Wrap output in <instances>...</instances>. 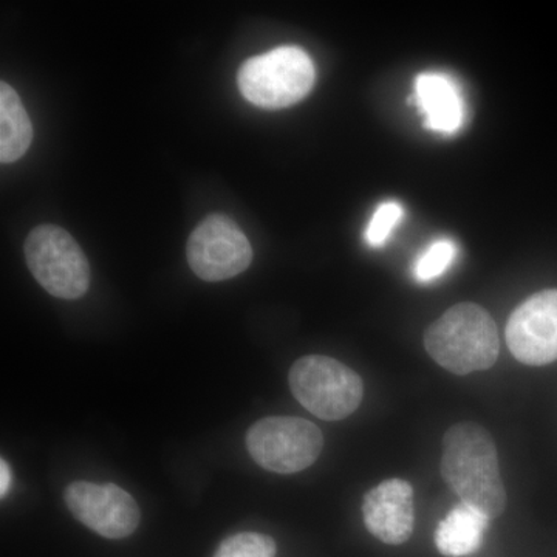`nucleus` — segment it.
<instances>
[{"instance_id": "obj_3", "label": "nucleus", "mask_w": 557, "mask_h": 557, "mask_svg": "<svg viewBox=\"0 0 557 557\" xmlns=\"http://www.w3.org/2000/svg\"><path fill=\"white\" fill-rule=\"evenodd\" d=\"M317 69L307 51L277 47L245 61L237 75L245 100L260 109L278 110L302 101L313 89Z\"/></svg>"}, {"instance_id": "obj_8", "label": "nucleus", "mask_w": 557, "mask_h": 557, "mask_svg": "<svg viewBox=\"0 0 557 557\" xmlns=\"http://www.w3.org/2000/svg\"><path fill=\"white\" fill-rule=\"evenodd\" d=\"M73 518L106 539H124L135 533L141 512L123 487L106 483L73 482L64 494Z\"/></svg>"}, {"instance_id": "obj_14", "label": "nucleus", "mask_w": 557, "mask_h": 557, "mask_svg": "<svg viewBox=\"0 0 557 557\" xmlns=\"http://www.w3.org/2000/svg\"><path fill=\"white\" fill-rule=\"evenodd\" d=\"M276 542L273 537L245 531L225 539L214 557H276Z\"/></svg>"}, {"instance_id": "obj_11", "label": "nucleus", "mask_w": 557, "mask_h": 557, "mask_svg": "<svg viewBox=\"0 0 557 557\" xmlns=\"http://www.w3.org/2000/svg\"><path fill=\"white\" fill-rule=\"evenodd\" d=\"M416 101L429 131L453 135L465 124L463 95L456 79L446 73H420L416 79Z\"/></svg>"}, {"instance_id": "obj_16", "label": "nucleus", "mask_w": 557, "mask_h": 557, "mask_svg": "<svg viewBox=\"0 0 557 557\" xmlns=\"http://www.w3.org/2000/svg\"><path fill=\"white\" fill-rule=\"evenodd\" d=\"M401 205L397 201H384L381 203L376 211L373 212L370 219L368 230H366V240L370 247L380 248L386 244L391 237L392 231L398 225L399 220L403 219Z\"/></svg>"}, {"instance_id": "obj_13", "label": "nucleus", "mask_w": 557, "mask_h": 557, "mask_svg": "<svg viewBox=\"0 0 557 557\" xmlns=\"http://www.w3.org/2000/svg\"><path fill=\"white\" fill-rule=\"evenodd\" d=\"M33 126L16 90L3 81L0 84V160L13 163L30 148Z\"/></svg>"}, {"instance_id": "obj_4", "label": "nucleus", "mask_w": 557, "mask_h": 557, "mask_svg": "<svg viewBox=\"0 0 557 557\" xmlns=\"http://www.w3.org/2000/svg\"><path fill=\"white\" fill-rule=\"evenodd\" d=\"M289 388L304 408L325 421L351 416L364 397L361 376L324 355L298 359L289 370Z\"/></svg>"}, {"instance_id": "obj_5", "label": "nucleus", "mask_w": 557, "mask_h": 557, "mask_svg": "<svg viewBox=\"0 0 557 557\" xmlns=\"http://www.w3.org/2000/svg\"><path fill=\"white\" fill-rule=\"evenodd\" d=\"M25 260L40 287L60 299H79L90 287V265L78 242L57 225H39L24 245Z\"/></svg>"}, {"instance_id": "obj_10", "label": "nucleus", "mask_w": 557, "mask_h": 557, "mask_svg": "<svg viewBox=\"0 0 557 557\" xmlns=\"http://www.w3.org/2000/svg\"><path fill=\"white\" fill-rule=\"evenodd\" d=\"M364 523L379 541L387 545L408 542L416 528L413 487L401 479H388L370 490L362 504Z\"/></svg>"}, {"instance_id": "obj_1", "label": "nucleus", "mask_w": 557, "mask_h": 557, "mask_svg": "<svg viewBox=\"0 0 557 557\" xmlns=\"http://www.w3.org/2000/svg\"><path fill=\"white\" fill-rule=\"evenodd\" d=\"M442 475L461 504L490 519L504 515L507 491L500 475L496 443L485 428L458 423L443 437Z\"/></svg>"}, {"instance_id": "obj_9", "label": "nucleus", "mask_w": 557, "mask_h": 557, "mask_svg": "<svg viewBox=\"0 0 557 557\" xmlns=\"http://www.w3.org/2000/svg\"><path fill=\"white\" fill-rule=\"evenodd\" d=\"M512 357L527 366L552 364L557 359V289H544L520 304L507 324Z\"/></svg>"}, {"instance_id": "obj_12", "label": "nucleus", "mask_w": 557, "mask_h": 557, "mask_svg": "<svg viewBox=\"0 0 557 557\" xmlns=\"http://www.w3.org/2000/svg\"><path fill=\"white\" fill-rule=\"evenodd\" d=\"M490 520L479 509L467 504L458 505L435 531L438 552L448 557H463L478 552Z\"/></svg>"}, {"instance_id": "obj_15", "label": "nucleus", "mask_w": 557, "mask_h": 557, "mask_svg": "<svg viewBox=\"0 0 557 557\" xmlns=\"http://www.w3.org/2000/svg\"><path fill=\"white\" fill-rule=\"evenodd\" d=\"M457 258V247L453 240L440 239L429 245L416 262V277L431 282L443 276Z\"/></svg>"}, {"instance_id": "obj_7", "label": "nucleus", "mask_w": 557, "mask_h": 557, "mask_svg": "<svg viewBox=\"0 0 557 557\" xmlns=\"http://www.w3.org/2000/svg\"><path fill=\"white\" fill-rule=\"evenodd\" d=\"M190 270L207 282L228 281L251 265L252 248L233 219L211 214L189 236Z\"/></svg>"}, {"instance_id": "obj_17", "label": "nucleus", "mask_w": 557, "mask_h": 557, "mask_svg": "<svg viewBox=\"0 0 557 557\" xmlns=\"http://www.w3.org/2000/svg\"><path fill=\"white\" fill-rule=\"evenodd\" d=\"M10 468L5 460L0 463V496L5 497L10 487Z\"/></svg>"}, {"instance_id": "obj_6", "label": "nucleus", "mask_w": 557, "mask_h": 557, "mask_svg": "<svg viewBox=\"0 0 557 557\" xmlns=\"http://www.w3.org/2000/svg\"><path fill=\"white\" fill-rule=\"evenodd\" d=\"M247 448L252 460L276 474H295L321 456V429L298 417H267L249 428Z\"/></svg>"}, {"instance_id": "obj_2", "label": "nucleus", "mask_w": 557, "mask_h": 557, "mask_svg": "<svg viewBox=\"0 0 557 557\" xmlns=\"http://www.w3.org/2000/svg\"><path fill=\"white\" fill-rule=\"evenodd\" d=\"M424 347L443 369L463 376L496 364L500 338L496 322L483 307L463 302L429 325Z\"/></svg>"}]
</instances>
